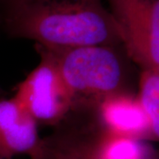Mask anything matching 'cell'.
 Masks as SVG:
<instances>
[{"label": "cell", "instance_id": "cell-1", "mask_svg": "<svg viewBox=\"0 0 159 159\" xmlns=\"http://www.w3.org/2000/svg\"><path fill=\"white\" fill-rule=\"evenodd\" d=\"M1 24L14 38L51 49L122 46L119 29L102 0H36L1 10Z\"/></svg>", "mask_w": 159, "mask_h": 159}, {"label": "cell", "instance_id": "cell-2", "mask_svg": "<svg viewBox=\"0 0 159 159\" xmlns=\"http://www.w3.org/2000/svg\"><path fill=\"white\" fill-rule=\"evenodd\" d=\"M118 47L46 48L55 58L76 106L78 103L96 105L104 97L127 90L125 66Z\"/></svg>", "mask_w": 159, "mask_h": 159}, {"label": "cell", "instance_id": "cell-3", "mask_svg": "<svg viewBox=\"0 0 159 159\" xmlns=\"http://www.w3.org/2000/svg\"><path fill=\"white\" fill-rule=\"evenodd\" d=\"M34 47L39 64L18 85L13 98L37 125H57L76 107L75 102L51 51Z\"/></svg>", "mask_w": 159, "mask_h": 159}, {"label": "cell", "instance_id": "cell-4", "mask_svg": "<svg viewBox=\"0 0 159 159\" xmlns=\"http://www.w3.org/2000/svg\"><path fill=\"white\" fill-rule=\"evenodd\" d=\"M122 47L142 70H159V0H107Z\"/></svg>", "mask_w": 159, "mask_h": 159}, {"label": "cell", "instance_id": "cell-5", "mask_svg": "<svg viewBox=\"0 0 159 159\" xmlns=\"http://www.w3.org/2000/svg\"><path fill=\"white\" fill-rule=\"evenodd\" d=\"M94 106L100 131L148 142L158 141L136 96L127 90L104 97Z\"/></svg>", "mask_w": 159, "mask_h": 159}, {"label": "cell", "instance_id": "cell-6", "mask_svg": "<svg viewBox=\"0 0 159 159\" xmlns=\"http://www.w3.org/2000/svg\"><path fill=\"white\" fill-rule=\"evenodd\" d=\"M44 140L41 139L37 123L11 97L0 98V157L12 159L27 155L30 159H42Z\"/></svg>", "mask_w": 159, "mask_h": 159}, {"label": "cell", "instance_id": "cell-7", "mask_svg": "<svg viewBox=\"0 0 159 159\" xmlns=\"http://www.w3.org/2000/svg\"><path fill=\"white\" fill-rule=\"evenodd\" d=\"M81 141L89 159H156L152 146L146 141L100 130L93 137L81 138Z\"/></svg>", "mask_w": 159, "mask_h": 159}, {"label": "cell", "instance_id": "cell-8", "mask_svg": "<svg viewBox=\"0 0 159 159\" xmlns=\"http://www.w3.org/2000/svg\"><path fill=\"white\" fill-rule=\"evenodd\" d=\"M135 96L152 130L159 137V70H142Z\"/></svg>", "mask_w": 159, "mask_h": 159}, {"label": "cell", "instance_id": "cell-9", "mask_svg": "<svg viewBox=\"0 0 159 159\" xmlns=\"http://www.w3.org/2000/svg\"><path fill=\"white\" fill-rule=\"evenodd\" d=\"M42 159H89L81 138L65 137L44 140V153Z\"/></svg>", "mask_w": 159, "mask_h": 159}, {"label": "cell", "instance_id": "cell-10", "mask_svg": "<svg viewBox=\"0 0 159 159\" xmlns=\"http://www.w3.org/2000/svg\"><path fill=\"white\" fill-rule=\"evenodd\" d=\"M36 0H0V11L4 8L9 7V6H17L20 4H25V3H29Z\"/></svg>", "mask_w": 159, "mask_h": 159}, {"label": "cell", "instance_id": "cell-11", "mask_svg": "<svg viewBox=\"0 0 159 159\" xmlns=\"http://www.w3.org/2000/svg\"><path fill=\"white\" fill-rule=\"evenodd\" d=\"M0 24H1V11H0Z\"/></svg>", "mask_w": 159, "mask_h": 159}, {"label": "cell", "instance_id": "cell-12", "mask_svg": "<svg viewBox=\"0 0 159 159\" xmlns=\"http://www.w3.org/2000/svg\"><path fill=\"white\" fill-rule=\"evenodd\" d=\"M0 159H5V158H3V157H0Z\"/></svg>", "mask_w": 159, "mask_h": 159}]
</instances>
